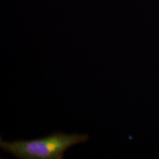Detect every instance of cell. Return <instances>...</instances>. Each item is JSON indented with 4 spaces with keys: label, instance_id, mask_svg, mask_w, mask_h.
<instances>
[{
    "label": "cell",
    "instance_id": "obj_1",
    "mask_svg": "<svg viewBox=\"0 0 159 159\" xmlns=\"http://www.w3.org/2000/svg\"><path fill=\"white\" fill-rule=\"evenodd\" d=\"M86 134L61 132L39 139L7 142L0 139V148L20 159H63L65 152L74 145L89 140Z\"/></svg>",
    "mask_w": 159,
    "mask_h": 159
}]
</instances>
